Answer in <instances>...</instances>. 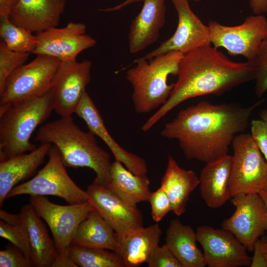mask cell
<instances>
[{"mask_svg":"<svg viewBox=\"0 0 267 267\" xmlns=\"http://www.w3.org/2000/svg\"><path fill=\"white\" fill-rule=\"evenodd\" d=\"M259 194L263 199L267 209V188L262 190Z\"/></svg>","mask_w":267,"mask_h":267,"instance_id":"42","label":"cell"},{"mask_svg":"<svg viewBox=\"0 0 267 267\" xmlns=\"http://www.w3.org/2000/svg\"><path fill=\"white\" fill-rule=\"evenodd\" d=\"M234 213L222 223L247 248L253 251L257 240L267 231V209L259 194H238L231 198Z\"/></svg>","mask_w":267,"mask_h":267,"instance_id":"11","label":"cell"},{"mask_svg":"<svg viewBox=\"0 0 267 267\" xmlns=\"http://www.w3.org/2000/svg\"><path fill=\"white\" fill-rule=\"evenodd\" d=\"M253 62H235L208 45L184 54L178 65V80L167 101L143 124L149 131L168 112L183 101L205 95H220L254 80Z\"/></svg>","mask_w":267,"mask_h":267,"instance_id":"2","label":"cell"},{"mask_svg":"<svg viewBox=\"0 0 267 267\" xmlns=\"http://www.w3.org/2000/svg\"><path fill=\"white\" fill-rule=\"evenodd\" d=\"M75 113L85 121L90 132L103 141L113 154L115 160L122 163L135 175L146 174L147 167L145 161L123 148L112 137L106 128L98 110L87 92L83 96Z\"/></svg>","mask_w":267,"mask_h":267,"instance_id":"17","label":"cell"},{"mask_svg":"<svg viewBox=\"0 0 267 267\" xmlns=\"http://www.w3.org/2000/svg\"><path fill=\"white\" fill-rule=\"evenodd\" d=\"M143 1V0H126L122 3L117 5H116L112 7L102 9L101 10L104 11H117V10L122 9L123 8L125 7V6L134 3L138 2Z\"/></svg>","mask_w":267,"mask_h":267,"instance_id":"41","label":"cell"},{"mask_svg":"<svg viewBox=\"0 0 267 267\" xmlns=\"http://www.w3.org/2000/svg\"><path fill=\"white\" fill-rule=\"evenodd\" d=\"M165 241L182 267L206 266L203 254L197 246L196 231L190 225L183 224L178 218L171 222Z\"/></svg>","mask_w":267,"mask_h":267,"instance_id":"25","label":"cell"},{"mask_svg":"<svg viewBox=\"0 0 267 267\" xmlns=\"http://www.w3.org/2000/svg\"><path fill=\"white\" fill-rule=\"evenodd\" d=\"M116 243V233L100 214L93 210L79 224L71 244L115 251Z\"/></svg>","mask_w":267,"mask_h":267,"instance_id":"27","label":"cell"},{"mask_svg":"<svg viewBox=\"0 0 267 267\" xmlns=\"http://www.w3.org/2000/svg\"><path fill=\"white\" fill-rule=\"evenodd\" d=\"M251 267H267V235L259 238L253 249Z\"/></svg>","mask_w":267,"mask_h":267,"instance_id":"37","label":"cell"},{"mask_svg":"<svg viewBox=\"0 0 267 267\" xmlns=\"http://www.w3.org/2000/svg\"><path fill=\"white\" fill-rule=\"evenodd\" d=\"M66 0H19L12 9L10 20L32 33L57 27Z\"/></svg>","mask_w":267,"mask_h":267,"instance_id":"18","label":"cell"},{"mask_svg":"<svg viewBox=\"0 0 267 267\" xmlns=\"http://www.w3.org/2000/svg\"><path fill=\"white\" fill-rule=\"evenodd\" d=\"M0 36L10 49L19 52L30 53L38 44L36 35L12 23L9 17H0Z\"/></svg>","mask_w":267,"mask_h":267,"instance_id":"29","label":"cell"},{"mask_svg":"<svg viewBox=\"0 0 267 267\" xmlns=\"http://www.w3.org/2000/svg\"><path fill=\"white\" fill-rule=\"evenodd\" d=\"M34 265L22 251L17 247L9 244L0 251V267H31Z\"/></svg>","mask_w":267,"mask_h":267,"instance_id":"34","label":"cell"},{"mask_svg":"<svg viewBox=\"0 0 267 267\" xmlns=\"http://www.w3.org/2000/svg\"><path fill=\"white\" fill-rule=\"evenodd\" d=\"M51 143H41L29 153H22L0 162V206L9 192L18 183L31 177L44 162Z\"/></svg>","mask_w":267,"mask_h":267,"instance_id":"22","label":"cell"},{"mask_svg":"<svg viewBox=\"0 0 267 267\" xmlns=\"http://www.w3.org/2000/svg\"><path fill=\"white\" fill-rule=\"evenodd\" d=\"M70 257L57 256L51 267H77Z\"/></svg>","mask_w":267,"mask_h":267,"instance_id":"40","label":"cell"},{"mask_svg":"<svg viewBox=\"0 0 267 267\" xmlns=\"http://www.w3.org/2000/svg\"><path fill=\"white\" fill-rule=\"evenodd\" d=\"M160 184L171 201L172 211L179 217L185 212L190 195L199 186V179L194 171L182 169L172 156L168 155Z\"/></svg>","mask_w":267,"mask_h":267,"instance_id":"24","label":"cell"},{"mask_svg":"<svg viewBox=\"0 0 267 267\" xmlns=\"http://www.w3.org/2000/svg\"><path fill=\"white\" fill-rule=\"evenodd\" d=\"M229 182L231 197L257 193L267 188V162L249 134L236 135Z\"/></svg>","mask_w":267,"mask_h":267,"instance_id":"7","label":"cell"},{"mask_svg":"<svg viewBox=\"0 0 267 267\" xmlns=\"http://www.w3.org/2000/svg\"><path fill=\"white\" fill-rule=\"evenodd\" d=\"M150 184L146 175H135L115 160L112 163L110 180L106 186L124 201L135 206L140 202L147 201L151 192Z\"/></svg>","mask_w":267,"mask_h":267,"instance_id":"26","label":"cell"},{"mask_svg":"<svg viewBox=\"0 0 267 267\" xmlns=\"http://www.w3.org/2000/svg\"><path fill=\"white\" fill-rule=\"evenodd\" d=\"M259 116L261 119L267 123V107L261 111Z\"/></svg>","mask_w":267,"mask_h":267,"instance_id":"43","label":"cell"},{"mask_svg":"<svg viewBox=\"0 0 267 267\" xmlns=\"http://www.w3.org/2000/svg\"><path fill=\"white\" fill-rule=\"evenodd\" d=\"M249 5L256 15L267 12V0H249Z\"/></svg>","mask_w":267,"mask_h":267,"instance_id":"38","label":"cell"},{"mask_svg":"<svg viewBox=\"0 0 267 267\" xmlns=\"http://www.w3.org/2000/svg\"><path fill=\"white\" fill-rule=\"evenodd\" d=\"M91 62L87 59L61 61L50 89L54 110L61 117L75 113L90 81Z\"/></svg>","mask_w":267,"mask_h":267,"instance_id":"13","label":"cell"},{"mask_svg":"<svg viewBox=\"0 0 267 267\" xmlns=\"http://www.w3.org/2000/svg\"><path fill=\"white\" fill-rule=\"evenodd\" d=\"M53 110L51 89L39 97L0 106V161L36 149L30 142L32 134Z\"/></svg>","mask_w":267,"mask_h":267,"instance_id":"4","label":"cell"},{"mask_svg":"<svg viewBox=\"0 0 267 267\" xmlns=\"http://www.w3.org/2000/svg\"><path fill=\"white\" fill-rule=\"evenodd\" d=\"M69 253L78 267H125L118 254L104 248L71 244Z\"/></svg>","mask_w":267,"mask_h":267,"instance_id":"28","label":"cell"},{"mask_svg":"<svg viewBox=\"0 0 267 267\" xmlns=\"http://www.w3.org/2000/svg\"><path fill=\"white\" fill-rule=\"evenodd\" d=\"M162 230L158 223L136 228L127 233H116L115 252L123 260L125 267H137L146 261L159 245Z\"/></svg>","mask_w":267,"mask_h":267,"instance_id":"20","label":"cell"},{"mask_svg":"<svg viewBox=\"0 0 267 267\" xmlns=\"http://www.w3.org/2000/svg\"><path fill=\"white\" fill-rule=\"evenodd\" d=\"M211 44L223 47L232 56L242 55L253 62L260 46L267 38V19L262 14L247 17L236 26H226L215 21L208 23Z\"/></svg>","mask_w":267,"mask_h":267,"instance_id":"10","label":"cell"},{"mask_svg":"<svg viewBox=\"0 0 267 267\" xmlns=\"http://www.w3.org/2000/svg\"><path fill=\"white\" fill-rule=\"evenodd\" d=\"M146 263L149 267H182L166 244L156 247Z\"/></svg>","mask_w":267,"mask_h":267,"instance_id":"35","label":"cell"},{"mask_svg":"<svg viewBox=\"0 0 267 267\" xmlns=\"http://www.w3.org/2000/svg\"><path fill=\"white\" fill-rule=\"evenodd\" d=\"M30 53L19 52L9 48L2 41L0 42V92L8 77L18 68L25 64Z\"/></svg>","mask_w":267,"mask_h":267,"instance_id":"31","label":"cell"},{"mask_svg":"<svg viewBox=\"0 0 267 267\" xmlns=\"http://www.w3.org/2000/svg\"><path fill=\"white\" fill-rule=\"evenodd\" d=\"M19 215L28 233L34 266L51 267L58 254L42 218L31 204L22 206Z\"/></svg>","mask_w":267,"mask_h":267,"instance_id":"23","label":"cell"},{"mask_svg":"<svg viewBox=\"0 0 267 267\" xmlns=\"http://www.w3.org/2000/svg\"><path fill=\"white\" fill-rule=\"evenodd\" d=\"M177 12L178 23L174 34L153 50L142 57L150 60L157 56L178 51L183 54L211 45V30L192 11L189 0H171Z\"/></svg>","mask_w":267,"mask_h":267,"instance_id":"12","label":"cell"},{"mask_svg":"<svg viewBox=\"0 0 267 267\" xmlns=\"http://www.w3.org/2000/svg\"><path fill=\"white\" fill-rule=\"evenodd\" d=\"M37 55L8 77L0 92V106L39 97L50 89L61 61L49 56Z\"/></svg>","mask_w":267,"mask_h":267,"instance_id":"8","label":"cell"},{"mask_svg":"<svg viewBox=\"0 0 267 267\" xmlns=\"http://www.w3.org/2000/svg\"><path fill=\"white\" fill-rule=\"evenodd\" d=\"M196 233L207 266L250 267L251 258L248 255L247 248L230 231L222 228L200 225Z\"/></svg>","mask_w":267,"mask_h":267,"instance_id":"14","label":"cell"},{"mask_svg":"<svg viewBox=\"0 0 267 267\" xmlns=\"http://www.w3.org/2000/svg\"><path fill=\"white\" fill-rule=\"evenodd\" d=\"M86 30L85 24L71 22L63 28L52 27L36 33L38 44L32 53L61 61L76 60L81 52L96 44L94 39L86 34Z\"/></svg>","mask_w":267,"mask_h":267,"instance_id":"15","label":"cell"},{"mask_svg":"<svg viewBox=\"0 0 267 267\" xmlns=\"http://www.w3.org/2000/svg\"><path fill=\"white\" fill-rule=\"evenodd\" d=\"M231 164L232 156L227 154L206 163L200 172V195L211 208L221 207L231 198L229 186Z\"/></svg>","mask_w":267,"mask_h":267,"instance_id":"21","label":"cell"},{"mask_svg":"<svg viewBox=\"0 0 267 267\" xmlns=\"http://www.w3.org/2000/svg\"><path fill=\"white\" fill-rule=\"evenodd\" d=\"M46 165L32 178L17 185L8 193L6 199L21 195L55 196L69 204L88 201L86 191L80 188L68 175L59 152L52 144Z\"/></svg>","mask_w":267,"mask_h":267,"instance_id":"6","label":"cell"},{"mask_svg":"<svg viewBox=\"0 0 267 267\" xmlns=\"http://www.w3.org/2000/svg\"><path fill=\"white\" fill-rule=\"evenodd\" d=\"M147 201L151 205L152 219L156 222H160L169 212L172 211L171 201L161 187L155 191L150 192Z\"/></svg>","mask_w":267,"mask_h":267,"instance_id":"33","label":"cell"},{"mask_svg":"<svg viewBox=\"0 0 267 267\" xmlns=\"http://www.w3.org/2000/svg\"><path fill=\"white\" fill-rule=\"evenodd\" d=\"M86 191L88 201L117 234L143 226V216L137 206L127 203L105 185L93 180Z\"/></svg>","mask_w":267,"mask_h":267,"instance_id":"16","label":"cell"},{"mask_svg":"<svg viewBox=\"0 0 267 267\" xmlns=\"http://www.w3.org/2000/svg\"><path fill=\"white\" fill-rule=\"evenodd\" d=\"M183 55L171 51L150 60L139 58L134 60L136 65L127 70L126 78L133 88L132 98L137 113H149L167 101L175 85L168 84V78L177 75Z\"/></svg>","mask_w":267,"mask_h":267,"instance_id":"5","label":"cell"},{"mask_svg":"<svg viewBox=\"0 0 267 267\" xmlns=\"http://www.w3.org/2000/svg\"><path fill=\"white\" fill-rule=\"evenodd\" d=\"M264 100L247 107L200 101L180 110L161 135L177 139L187 159L210 162L228 154L235 136L245 131L253 111Z\"/></svg>","mask_w":267,"mask_h":267,"instance_id":"1","label":"cell"},{"mask_svg":"<svg viewBox=\"0 0 267 267\" xmlns=\"http://www.w3.org/2000/svg\"><path fill=\"white\" fill-rule=\"evenodd\" d=\"M0 236L21 250L26 257L31 260L28 233L21 221L19 214L16 220L13 223H8L0 220Z\"/></svg>","mask_w":267,"mask_h":267,"instance_id":"30","label":"cell"},{"mask_svg":"<svg viewBox=\"0 0 267 267\" xmlns=\"http://www.w3.org/2000/svg\"><path fill=\"white\" fill-rule=\"evenodd\" d=\"M250 134L267 162V123L261 119L253 120Z\"/></svg>","mask_w":267,"mask_h":267,"instance_id":"36","label":"cell"},{"mask_svg":"<svg viewBox=\"0 0 267 267\" xmlns=\"http://www.w3.org/2000/svg\"><path fill=\"white\" fill-rule=\"evenodd\" d=\"M19 0H0V17L9 15Z\"/></svg>","mask_w":267,"mask_h":267,"instance_id":"39","label":"cell"},{"mask_svg":"<svg viewBox=\"0 0 267 267\" xmlns=\"http://www.w3.org/2000/svg\"><path fill=\"white\" fill-rule=\"evenodd\" d=\"M139 13L132 21L128 34L129 49L139 52L159 39L166 20L165 0H143Z\"/></svg>","mask_w":267,"mask_h":267,"instance_id":"19","label":"cell"},{"mask_svg":"<svg viewBox=\"0 0 267 267\" xmlns=\"http://www.w3.org/2000/svg\"><path fill=\"white\" fill-rule=\"evenodd\" d=\"M189 0L194 1H200L201 0Z\"/></svg>","mask_w":267,"mask_h":267,"instance_id":"44","label":"cell"},{"mask_svg":"<svg viewBox=\"0 0 267 267\" xmlns=\"http://www.w3.org/2000/svg\"><path fill=\"white\" fill-rule=\"evenodd\" d=\"M30 204L48 225L60 257H70L69 249L78 227L89 213L94 210L87 201L62 205L50 202L44 196H30Z\"/></svg>","mask_w":267,"mask_h":267,"instance_id":"9","label":"cell"},{"mask_svg":"<svg viewBox=\"0 0 267 267\" xmlns=\"http://www.w3.org/2000/svg\"><path fill=\"white\" fill-rule=\"evenodd\" d=\"M35 141L55 145L66 167L89 168L96 174L94 181L105 186L108 183L110 154L98 144L92 133L82 130L71 116L61 117L42 126Z\"/></svg>","mask_w":267,"mask_h":267,"instance_id":"3","label":"cell"},{"mask_svg":"<svg viewBox=\"0 0 267 267\" xmlns=\"http://www.w3.org/2000/svg\"><path fill=\"white\" fill-rule=\"evenodd\" d=\"M253 62L256 71L255 93L261 97L267 90V38L261 44Z\"/></svg>","mask_w":267,"mask_h":267,"instance_id":"32","label":"cell"}]
</instances>
